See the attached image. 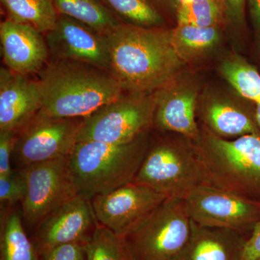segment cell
<instances>
[{"instance_id": "obj_32", "label": "cell", "mask_w": 260, "mask_h": 260, "mask_svg": "<svg viewBox=\"0 0 260 260\" xmlns=\"http://www.w3.org/2000/svg\"><path fill=\"white\" fill-rule=\"evenodd\" d=\"M249 3L253 21L260 32V0H249Z\"/></svg>"}, {"instance_id": "obj_31", "label": "cell", "mask_w": 260, "mask_h": 260, "mask_svg": "<svg viewBox=\"0 0 260 260\" xmlns=\"http://www.w3.org/2000/svg\"><path fill=\"white\" fill-rule=\"evenodd\" d=\"M225 3L231 15L238 20H242L245 0H225Z\"/></svg>"}, {"instance_id": "obj_25", "label": "cell", "mask_w": 260, "mask_h": 260, "mask_svg": "<svg viewBox=\"0 0 260 260\" xmlns=\"http://www.w3.org/2000/svg\"><path fill=\"white\" fill-rule=\"evenodd\" d=\"M178 25L213 27L220 16L217 0H177Z\"/></svg>"}, {"instance_id": "obj_33", "label": "cell", "mask_w": 260, "mask_h": 260, "mask_svg": "<svg viewBox=\"0 0 260 260\" xmlns=\"http://www.w3.org/2000/svg\"><path fill=\"white\" fill-rule=\"evenodd\" d=\"M256 120L260 129V103L256 104Z\"/></svg>"}, {"instance_id": "obj_27", "label": "cell", "mask_w": 260, "mask_h": 260, "mask_svg": "<svg viewBox=\"0 0 260 260\" xmlns=\"http://www.w3.org/2000/svg\"><path fill=\"white\" fill-rule=\"evenodd\" d=\"M26 192V183L21 171L13 170L11 174L0 177V200L1 203L14 205L22 203Z\"/></svg>"}, {"instance_id": "obj_28", "label": "cell", "mask_w": 260, "mask_h": 260, "mask_svg": "<svg viewBox=\"0 0 260 260\" xmlns=\"http://www.w3.org/2000/svg\"><path fill=\"white\" fill-rule=\"evenodd\" d=\"M87 242L59 244L46 249L39 255L42 260H87L85 250Z\"/></svg>"}, {"instance_id": "obj_22", "label": "cell", "mask_w": 260, "mask_h": 260, "mask_svg": "<svg viewBox=\"0 0 260 260\" xmlns=\"http://www.w3.org/2000/svg\"><path fill=\"white\" fill-rule=\"evenodd\" d=\"M121 24L142 28H157L161 15L148 0H103Z\"/></svg>"}, {"instance_id": "obj_29", "label": "cell", "mask_w": 260, "mask_h": 260, "mask_svg": "<svg viewBox=\"0 0 260 260\" xmlns=\"http://www.w3.org/2000/svg\"><path fill=\"white\" fill-rule=\"evenodd\" d=\"M18 133L16 130H0V177L13 172L10 159L14 153Z\"/></svg>"}, {"instance_id": "obj_10", "label": "cell", "mask_w": 260, "mask_h": 260, "mask_svg": "<svg viewBox=\"0 0 260 260\" xmlns=\"http://www.w3.org/2000/svg\"><path fill=\"white\" fill-rule=\"evenodd\" d=\"M83 119L38 113L19 132L13 156L21 168L69 156L78 143Z\"/></svg>"}, {"instance_id": "obj_9", "label": "cell", "mask_w": 260, "mask_h": 260, "mask_svg": "<svg viewBox=\"0 0 260 260\" xmlns=\"http://www.w3.org/2000/svg\"><path fill=\"white\" fill-rule=\"evenodd\" d=\"M184 201L191 220L202 226L244 234L260 220V202L208 184L197 187Z\"/></svg>"}, {"instance_id": "obj_3", "label": "cell", "mask_w": 260, "mask_h": 260, "mask_svg": "<svg viewBox=\"0 0 260 260\" xmlns=\"http://www.w3.org/2000/svg\"><path fill=\"white\" fill-rule=\"evenodd\" d=\"M144 135L123 144L79 142L70 155L77 192L90 201L133 182L148 150Z\"/></svg>"}, {"instance_id": "obj_6", "label": "cell", "mask_w": 260, "mask_h": 260, "mask_svg": "<svg viewBox=\"0 0 260 260\" xmlns=\"http://www.w3.org/2000/svg\"><path fill=\"white\" fill-rule=\"evenodd\" d=\"M191 229L184 200L169 198L124 238L135 260H174L187 242Z\"/></svg>"}, {"instance_id": "obj_7", "label": "cell", "mask_w": 260, "mask_h": 260, "mask_svg": "<svg viewBox=\"0 0 260 260\" xmlns=\"http://www.w3.org/2000/svg\"><path fill=\"white\" fill-rule=\"evenodd\" d=\"M121 94L116 100L84 118L79 142L123 144L144 135L154 119L153 101L143 93Z\"/></svg>"}, {"instance_id": "obj_15", "label": "cell", "mask_w": 260, "mask_h": 260, "mask_svg": "<svg viewBox=\"0 0 260 260\" xmlns=\"http://www.w3.org/2000/svg\"><path fill=\"white\" fill-rule=\"evenodd\" d=\"M39 80L5 67L0 69V130L20 132L42 109Z\"/></svg>"}, {"instance_id": "obj_24", "label": "cell", "mask_w": 260, "mask_h": 260, "mask_svg": "<svg viewBox=\"0 0 260 260\" xmlns=\"http://www.w3.org/2000/svg\"><path fill=\"white\" fill-rule=\"evenodd\" d=\"M173 45L181 57L182 54H193L209 49L219 37L215 27H198L178 25L171 32Z\"/></svg>"}, {"instance_id": "obj_20", "label": "cell", "mask_w": 260, "mask_h": 260, "mask_svg": "<svg viewBox=\"0 0 260 260\" xmlns=\"http://www.w3.org/2000/svg\"><path fill=\"white\" fill-rule=\"evenodd\" d=\"M210 131L220 136H243L258 134L254 121L239 108L224 103H213L205 112Z\"/></svg>"}, {"instance_id": "obj_14", "label": "cell", "mask_w": 260, "mask_h": 260, "mask_svg": "<svg viewBox=\"0 0 260 260\" xmlns=\"http://www.w3.org/2000/svg\"><path fill=\"white\" fill-rule=\"evenodd\" d=\"M0 42L5 64L15 73H39L49 60L45 35L29 24L5 19L0 24Z\"/></svg>"}, {"instance_id": "obj_8", "label": "cell", "mask_w": 260, "mask_h": 260, "mask_svg": "<svg viewBox=\"0 0 260 260\" xmlns=\"http://www.w3.org/2000/svg\"><path fill=\"white\" fill-rule=\"evenodd\" d=\"M20 170L26 183L22 202V217L38 225L48 215L78 195L70 169L69 156L31 164Z\"/></svg>"}, {"instance_id": "obj_5", "label": "cell", "mask_w": 260, "mask_h": 260, "mask_svg": "<svg viewBox=\"0 0 260 260\" xmlns=\"http://www.w3.org/2000/svg\"><path fill=\"white\" fill-rule=\"evenodd\" d=\"M133 183L182 200L198 186L208 184L194 144L167 142L148 148Z\"/></svg>"}, {"instance_id": "obj_21", "label": "cell", "mask_w": 260, "mask_h": 260, "mask_svg": "<svg viewBox=\"0 0 260 260\" xmlns=\"http://www.w3.org/2000/svg\"><path fill=\"white\" fill-rule=\"evenodd\" d=\"M1 260H38V251L24 229L21 216L12 211L1 221Z\"/></svg>"}, {"instance_id": "obj_34", "label": "cell", "mask_w": 260, "mask_h": 260, "mask_svg": "<svg viewBox=\"0 0 260 260\" xmlns=\"http://www.w3.org/2000/svg\"><path fill=\"white\" fill-rule=\"evenodd\" d=\"M255 260H260V257L259 258H258V259H256Z\"/></svg>"}, {"instance_id": "obj_4", "label": "cell", "mask_w": 260, "mask_h": 260, "mask_svg": "<svg viewBox=\"0 0 260 260\" xmlns=\"http://www.w3.org/2000/svg\"><path fill=\"white\" fill-rule=\"evenodd\" d=\"M194 140L208 185L260 202L259 134L228 140L209 131Z\"/></svg>"}, {"instance_id": "obj_18", "label": "cell", "mask_w": 260, "mask_h": 260, "mask_svg": "<svg viewBox=\"0 0 260 260\" xmlns=\"http://www.w3.org/2000/svg\"><path fill=\"white\" fill-rule=\"evenodd\" d=\"M54 3L58 14L75 19L106 37L121 24L103 0H54Z\"/></svg>"}, {"instance_id": "obj_1", "label": "cell", "mask_w": 260, "mask_h": 260, "mask_svg": "<svg viewBox=\"0 0 260 260\" xmlns=\"http://www.w3.org/2000/svg\"><path fill=\"white\" fill-rule=\"evenodd\" d=\"M107 37L109 73L123 91L145 94L160 88L180 63L171 32L121 24Z\"/></svg>"}, {"instance_id": "obj_16", "label": "cell", "mask_w": 260, "mask_h": 260, "mask_svg": "<svg viewBox=\"0 0 260 260\" xmlns=\"http://www.w3.org/2000/svg\"><path fill=\"white\" fill-rule=\"evenodd\" d=\"M246 239L235 231L202 226L191 220L189 239L174 260H242Z\"/></svg>"}, {"instance_id": "obj_2", "label": "cell", "mask_w": 260, "mask_h": 260, "mask_svg": "<svg viewBox=\"0 0 260 260\" xmlns=\"http://www.w3.org/2000/svg\"><path fill=\"white\" fill-rule=\"evenodd\" d=\"M38 75L39 113L52 117H88L124 92L109 72L81 61L51 59Z\"/></svg>"}, {"instance_id": "obj_13", "label": "cell", "mask_w": 260, "mask_h": 260, "mask_svg": "<svg viewBox=\"0 0 260 260\" xmlns=\"http://www.w3.org/2000/svg\"><path fill=\"white\" fill-rule=\"evenodd\" d=\"M97 224L90 201L76 195L39 224L34 243L38 254L59 244L87 242Z\"/></svg>"}, {"instance_id": "obj_11", "label": "cell", "mask_w": 260, "mask_h": 260, "mask_svg": "<svg viewBox=\"0 0 260 260\" xmlns=\"http://www.w3.org/2000/svg\"><path fill=\"white\" fill-rule=\"evenodd\" d=\"M148 186L129 183L91 200L98 222L119 237L133 234L167 199Z\"/></svg>"}, {"instance_id": "obj_19", "label": "cell", "mask_w": 260, "mask_h": 260, "mask_svg": "<svg viewBox=\"0 0 260 260\" xmlns=\"http://www.w3.org/2000/svg\"><path fill=\"white\" fill-rule=\"evenodd\" d=\"M8 18L29 24L45 35L57 20L54 0H0Z\"/></svg>"}, {"instance_id": "obj_23", "label": "cell", "mask_w": 260, "mask_h": 260, "mask_svg": "<svg viewBox=\"0 0 260 260\" xmlns=\"http://www.w3.org/2000/svg\"><path fill=\"white\" fill-rule=\"evenodd\" d=\"M85 250L87 260H135L125 238L116 235L99 222Z\"/></svg>"}, {"instance_id": "obj_12", "label": "cell", "mask_w": 260, "mask_h": 260, "mask_svg": "<svg viewBox=\"0 0 260 260\" xmlns=\"http://www.w3.org/2000/svg\"><path fill=\"white\" fill-rule=\"evenodd\" d=\"M45 38L51 59L81 61L109 72L107 37L85 24L59 15L55 25Z\"/></svg>"}, {"instance_id": "obj_26", "label": "cell", "mask_w": 260, "mask_h": 260, "mask_svg": "<svg viewBox=\"0 0 260 260\" xmlns=\"http://www.w3.org/2000/svg\"><path fill=\"white\" fill-rule=\"evenodd\" d=\"M222 70L229 83L243 97L260 103V75L253 67L241 61H229Z\"/></svg>"}, {"instance_id": "obj_30", "label": "cell", "mask_w": 260, "mask_h": 260, "mask_svg": "<svg viewBox=\"0 0 260 260\" xmlns=\"http://www.w3.org/2000/svg\"><path fill=\"white\" fill-rule=\"evenodd\" d=\"M260 257V220L254 225L250 237L246 239L242 260H255Z\"/></svg>"}, {"instance_id": "obj_17", "label": "cell", "mask_w": 260, "mask_h": 260, "mask_svg": "<svg viewBox=\"0 0 260 260\" xmlns=\"http://www.w3.org/2000/svg\"><path fill=\"white\" fill-rule=\"evenodd\" d=\"M196 102L192 94L181 93L158 102L155 121L159 128L183 135L191 140L199 136L195 120Z\"/></svg>"}]
</instances>
